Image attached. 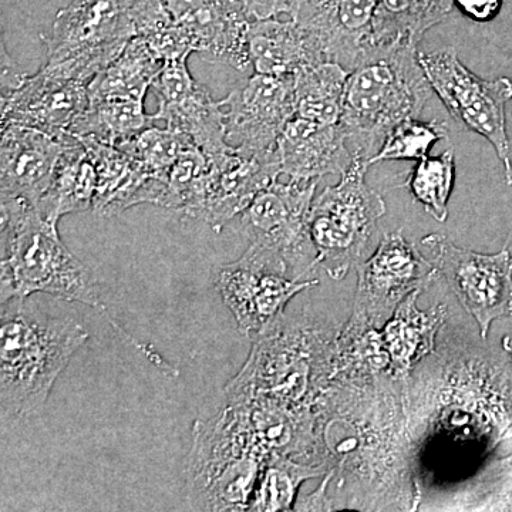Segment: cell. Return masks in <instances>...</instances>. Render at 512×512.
I'll return each instance as SVG.
<instances>
[{"instance_id":"27","label":"cell","mask_w":512,"mask_h":512,"mask_svg":"<svg viewBox=\"0 0 512 512\" xmlns=\"http://www.w3.org/2000/svg\"><path fill=\"white\" fill-rule=\"evenodd\" d=\"M154 121L153 114L144 111V100L104 99L90 101L69 133L117 147L153 126Z\"/></svg>"},{"instance_id":"23","label":"cell","mask_w":512,"mask_h":512,"mask_svg":"<svg viewBox=\"0 0 512 512\" xmlns=\"http://www.w3.org/2000/svg\"><path fill=\"white\" fill-rule=\"evenodd\" d=\"M423 292L407 296L382 329L384 349L390 359L389 376L403 380L421 360L436 349V339L448 318V308L437 303L423 311L417 306Z\"/></svg>"},{"instance_id":"5","label":"cell","mask_w":512,"mask_h":512,"mask_svg":"<svg viewBox=\"0 0 512 512\" xmlns=\"http://www.w3.org/2000/svg\"><path fill=\"white\" fill-rule=\"evenodd\" d=\"M269 457L238 404L227 403L210 419L195 421L185 468L191 507L200 511H248Z\"/></svg>"},{"instance_id":"18","label":"cell","mask_w":512,"mask_h":512,"mask_svg":"<svg viewBox=\"0 0 512 512\" xmlns=\"http://www.w3.org/2000/svg\"><path fill=\"white\" fill-rule=\"evenodd\" d=\"M174 22L208 62L237 70L251 66L248 32L251 20L232 0H164Z\"/></svg>"},{"instance_id":"25","label":"cell","mask_w":512,"mask_h":512,"mask_svg":"<svg viewBox=\"0 0 512 512\" xmlns=\"http://www.w3.org/2000/svg\"><path fill=\"white\" fill-rule=\"evenodd\" d=\"M453 9V0H379L370 47L417 46Z\"/></svg>"},{"instance_id":"26","label":"cell","mask_w":512,"mask_h":512,"mask_svg":"<svg viewBox=\"0 0 512 512\" xmlns=\"http://www.w3.org/2000/svg\"><path fill=\"white\" fill-rule=\"evenodd\" d=\"M163 66L141 37H133L89 84V103L104 99L144 100Z\"/></svg>"},{"instance_id":"29","label":"cell","mask_w":512,"mask_h":512,"mask_svg":"<svg viewBox=\"0 0 512 512\" xmlns=\"http://www.w3.org/2000/svg\"><path fill=\"white\" fill-rule=\"evenodd\" d=\"M330 473L328 466L301 463L291 457L274 456L266 461L249 503L251 512L295 510L299 488L305 481L323 478Z\"/></svg>"},{"instance_id":"9","label":"cell","mask_w":512,"mask_h":512,"mask_svg":"<svg viewBox=\"0 0 512 512\" xmlns=\"http://www.w3.org/2000/svg\"><path fill=\"white\" fill-rule=\"evenodd\" d=\"M318 284L316 278H293L282 256L252 244L238 261L221 266L215 274L222 301L247 338H254L284 315L286 305L298 293Z\"/></svg>"},{"instance_id":"30","label":"cell","mask_w":512,"mask_h":512,"mask_svg":"<svg viewBox=\"0 0 512 512\" xmlns=\"http://www.w3.org/2000/svg\"><path fill=\"white\" fill-rule=\"evenodd\" d=\"M456 180V153L453 148L437 157H426L417 161L404 187L413 195L414 201L423 205L424 211L437 222L447 221L448 201Z\"/></svg>"},{"instance_id":"16","label":"cell","mask_w":512,"mask_h":512,"mask_svg":"<svg viewBox=\"0 0 512 512\" xmlns=\"http://www.w3.org/2000/svg\"><path fill=\"white\" fill-rule=\"evenodd\" d=\"M379 0H291L289 19L319 47L326 62L355 69L372 42Z\"/></svg>"},{"instance_id":"33","label":"cell","mask_w":512,"mask_h":512,"mask_svg":"<svg viewBox=\"0 0 512 512\" xmlns=\"http://www.w3.org/2000/svg\"><path fill=\"white\" fill-rule=\"evenodd\" d=\"M454 9L476 23H490L498 18L504 0H453Z\"/></svg>"},{"instance_id":"13","label":"cell","mask_w":512,"mask_h":512,"mask_svg":"<svg viewBox=\"0 0 512 512\" xmlns=\"http://www.w3.org/2000/svg\"><path fill=\"white\" fill-rule=\"evenodd\" d=\"M89 84L69 62L46 63L0 97V127L19 124L62 138L89 106Z\"/></svg>"},{"instance_id":"31","label":"cell","mask_w":512,"mask_h":512,"mask_svg":"<svg viewBox=\"0 0 512 512\" xmlns=\"http://www.w3.org/2000/svg\"><path fill=\"white\" fill-rule=\"evenodd\" d=\"M450 137L446 121L437 119L421 121L404 120L384 138L382 147L370 158V165L386 163V161H420L429 157L431 148L440 140Z\"/></svg>"},{"instance_id":"20","label":"cell","mask_w":512,"mask_h":512,"mask_svg":"<svg viewBox=\"0 0 512 512\" xmlns=\"http://www.w3.org/2000/svg\"><path fill=\"white\" fill-rule=\"evenodd\" d=\"M77 138L96 168L97 192L93 205L96 212L113 217L143 202L163 207L167 180L151 173L120 148L93 138Z\"/></svg>"},{"instance_id":"4","label":"cell","mask_w":512,"mask_h":512,"mask_svg":"<svg viewBox=\"0 0 512 512\" xmlns=\"http://www.w3.org/2000/svg\"><path fill=\"white\" fill-rule=\"evenodd\" d=\"M0 208V302L49 293L67 302L104 308L99 286L87 266L63 244L57 224L26 202L3 201Z\"/></svg>"},{"instance_id":"35","label":"cell","mask_w":512,"mask_h":512,"mask_svg":"<svg viewBox=\"0 0 512 512\" xmlns=\"http://www.w3.org/2000/svg\"><path fill=\"white\" fill-rule=\"evenodd\" d=\"M504 349L507 350L511 355V367H512V333L511 335L505 336L504 340Z\"/></svg>"},{"instance_id":"21","label":"cell","mask_w":512,"mask_h":512,"mask_svg":"<svg viewBox=\"0 0 512 512\" xmlns=\"http://www.w3.org/2000/svg\"><path fill=\"white\" fill-rule=\"evenodd\" d=\"M282 174L296 180L342 175L353 161L340 124H322L293 116L278 140Z\"/></svg>"},{"instance_id":"12","label":"cell","mask_w":512,"mask_h":512,"mask_svg":"<svg viewBox=\"0 0 512 512\" xmlns=\"http://www.w3.org/2000/svg\"><path fill=\"white\" fill-rule=\"evenodd\" d=\"M134 0H72L60 9L52 29L43 36L49 64L79 56L111 63L136 37Z\"/></svg>"},{"instance_id":"34","label":"cell","mask_w":512,"mask_h":512,"mask_svg":"<svg viewBox=\"0 0 512 512\" xmlns=\"http://www.w3.org/2000/svg\"><path fill=\"white\" fill-rule=\"evenodd\" d=\"M251 20L279 18L288 15L291 0H232Z\"/></svg>"},{"instance_id":"10","label":"cell","mask_w":512,"mask_h":512,"mask_svg":"<svg viewBox=\"0 0 512 512\" xmlns=\"http://www.w3.org/2000/svg\"><path fill=\"white\" fill-rule=\"evenodd\" d=\"M357 288L349 322L383 329L400 303L424 292L439 276L436 266L403 237L402 229L386 232L379 247L356 266Z\"/></svg>"},{"instance_id":"11","label":"cell","mask_w":512,"mask_h":512,"mask_svg":"<svg viewBox=\"0 0 512 512\" xmlns=\"http://www.w3.org/2000/svg\"><path fill=\"white\" fill-rule=\"evenodd\" d=\"M431 262L451 291L473 316L481 339H487L494 320L512 316V255L508 247L495 254H481L457 247L440 234L421 239Z\"/></svg>"},{"instance_id":"2","label":"cell","mask_w":512,"mask_h":512,"mask_svg":"<svg viewBox=\"0 0 512 512\" xmlns=\"http://www.w3.org/2000/svg\"><path fill=\"white\" fill-rule=\"evenodd\" d=\"M431 93L417 46L369 47L349 72L340 114L353 157L369 163L397 124L420 116Z\"/></svg>"},{"instance_id":"3","label":"cell","mask_w":512,"mask_h":512,"mask_svg":"<svg viewBox=\"0 0 512 512\" xmlns=\"http://www.w3.org/2000/svg\"><path fill=\"white\" fill-rule=\"evenodd\" d=\"M89 332L70 318H45L25 299L2 303L0 403L3 416L29 417L45 407L57 377Z\"/></svg>"},{"instance_id":"14","label":"cell","mask_w":512,"mask_h":512,"mask_svg":"<svg viewBox=\"0 0 512 512\" xmlns=\"http://www.w3.org/2000/svg\"><path fill=\"white\" fill-rule=\"evenodd\" d=\"M227 138L248 156L278 153L282 131L295 116L293 79L255 73L241 89L221 101Z\"/></svg>"},{"instance_id":"19","label":"cell","mask_w":512,"mask_h":512,"mask_svg":"<svg viewBox=\"0 0 512 512\" xmlns=\"http://www.w3.org/2000/svg\"><path fill=\"white\" fill-rule=\"evenodd\" d=\"M281 174L278 153L268 157L248 156L232 147L227 153L211 157L204 200L195 218L220 231L232 218L247 210L256 195Z\"/></svg>"},{"instance_id":"15","label":"cell","mask_w":512,"mask_h":512,"mask_svg":"<svg viewBox=\"0 0 512 512\" xmlns=\"http://www.w3.org/2000/svg\"><path fill=\"white\" fill-rule=\"evenodd\" d=\"M188 57L164 63L153 83L158 111L154 120L181 131L194 141L207 157H217L231 150L225 113L221 101L212 99L210 90L191 76Z\"/></svg>"},{"instance_id":"6","label":"cell","mask_w":512,"mask_h":512,"mask_svg":"<svg viewBox=\"0 0 512 512\" xmlns=\"http://www.w3.org/2000/svg\"><path fill=\"white\" fill-rule=\"evenodd\" d=\"M369 168L362 157H353L339 183L313 201L309 227L316 258L335 281L362 262L377 221L386 214L382 195L366 184Z\"/></svg>"},{"instance_id":"32","label":"cell","mask_w":512,"mask_h":512,"mask_svg":"<svg viewBox=\"0 0 512 512\" xmlns=\"http://www.w3.org/2000/svg\"><path fill=\"white\" fill-rule=\"evenodd\" d=\"M191 144H195L194 141L181 131L151 126L123 141L117 148L143 164L151 173L167 180L171 167Z\"/></svg>"},{"instance_id":"7","label":"cell","mask_w":512,"mask_h":512,"mask_svg":"<svg viewBox=\"0 0 512 512\" xmlns=\"http://www.w3.org/2000/svg\"><path fill=\"white\" fill-rule=\"evenodd\" d=\"M419 62L448 113L494 147L504 167L505 183L512 185V144L507 128L512 80L481 79L464 66L454 47L419 53Z\"/></svg>"},{"instance_id":"22","label":"cell","mask_w":512,"mask_h":512,"mask_svg":"<svg viewBox=\"0 0 512 512\" xmlns=\"http://www.w3.org/2000/svg\"><path fill=\"white\" fill-rule=\"evenodd\" d=\"M248 45L255 73L266 76L295 79L303 70L326 62L312 37L292 19L254 20Z\"/></svg>"},{"instance_id":"8","label":"cell","mask_w":512,"mask_h":512,"mask_svg":"<svg viewBox=\"0 0 512 512\" xmlns=\"http://www.w3.org/2000/svg\"><path fill=\"white\" fill-rule=\"evenodd\" d=\"M319 180H296L265 187L241 214L249 244L269 249L285 259L296 279H313L318 258L309 218Z\"/></svg>"},{"instance_id":"1","label":"cell","mask_w":512,"mask_h":512,"mask_svg":"<svg viewBox=\"0 0 512 512\" xmlns=\"http://www.w3.org/2000/svg\"><path fill=\"white\" fill-rule=\"evenodd\" d=\"M338 330L279 316L252 338L247 362L225 386L227 403L266 399L313 412L330 386Z\"/></svg>"},{"instance_id":"24","label":"cell","mask_w":512,"mask_h":512,"mask_svg":"<svg viewBox=\"0 0 512 512\" xmlns=\"http://www.w3.org/2000/svg\"><path fill=\"white\" fill-rule=\"evenodd\" d=\"M96 192V168L79 138L69 133L52 184L37 208L47 221L59 224L63 215L93 208Z\"/></svg>"},{"instance_id":"17","label":"cell","mask_w":512,"mask_h":512,"mask_svg":"<svg viewBox=\"0 0 512 512\" xmlns=\"http://www.w3.org/2000/svg\"><path fill=\"white\" fill-rule=\"evenodd\" d=\"M67 134L62 138L50 136L19 124L2 127L0 202L20 201L39 207L52 184Z\"/></svg>"},{"instance_id":"28","label":"cell","mask_w":512,"mask_h":512,"mask_svg":"<svg viewBox=\"0 0 512 512\" xmlns=\"http://www.w3.org/2000/svg\"><path fill=\"white\" fill-rule=\"evenodd\" d=\"M349 72L325 62L303 70L293 79L295 116L322 124H339Z\"/></svg>"}]
</instances>
